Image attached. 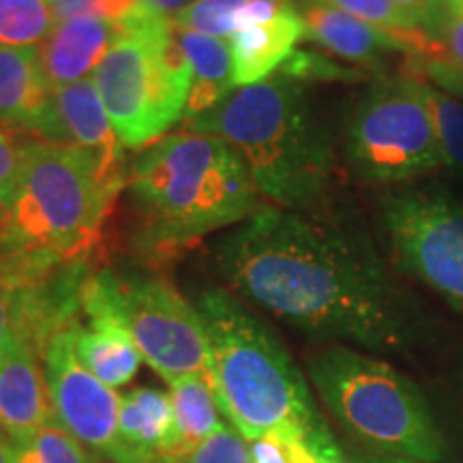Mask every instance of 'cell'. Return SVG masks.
I'll return each mask as SVG.
<instances>
[{
    "label": "cell",
    "mask_w": 463,
    "mask_h": 463,
    "mask_svg": "<svg viewBox=\"0 0 463 463\" xmlns=\"http://www.w3.org/2000/svg\"><path fill=\"white\" fill-rule=\"evenodd\" d=\"M230 288L311 337L403 354L419 339L408 297L372 241L314 211L262 206L215 251Z\"/></svg>",
    "instance_id": "obj_1"
},
{
    "label": "cell",
    "mask_w": 463,
    "mask_h": 463,
    "mask_svg": "<svg viewBox=\"0 0 463 463\" xmlns=\"http://www.w3.org/2000/svg\"><path fill=\"white\" fill-rule=\"evenodd\" d=\"M208 341V380L219 408L247 442L269 433L303 438L322 463L339 442L317 412L311 386L273 328L223 288L195 298Z\"/></svg>",
    "instance_id": "obj_2"
},
{
    "label": "cell",
    "mask_w": 463,
    "mask_h": 463,
    "mask_svg": "<svg viewBox=\"0 0 463 463\" xmlns=\"http://www.w3.org/2000/svg\"><path fill=\"white\" fill-rule=\"evenodd\" d=\"M184 129L222 137L245 159L264 198L289 211H314L333 183L331 137L317 118L305 82L277 71L236 89Z\"/></svg>",
    "instance_id": "obj_3"
},
{
    "label": "cell",
    "mask_w": 463,
    "mask_h": 463,
    "mask_svg": "<svg viewBox=\"0 0 463 463\" xmlns=\"http://www.w3.org/2000/svg\"><path fill=\"white\" fill-rule=\"evenodd\" d=\"M129 184L150 253L189 247L260 208L245 159L222 137L189 129L150 144L133 161Z\"/></svg>",
    "instance_id": "obj_4"
},
{
    "label": "cell",
    "mask_w": 463,
    "mask_h": 463,
    "mask_svg": "<svg viewBox=\"0 0 463 463\" xmlns=\"http://www.w3.org/2000/svg\"><path fill=\"white\" fill-rule=\"evenodd\" d=\"M123 183L90 150L48 140L22 142L20 172L0 219V253L84 262Z\"/></svg>",
    "instance_id": "obj_5"
},
{
    "label": "cell",
    "mask_w": 463,
    "mask_h": 463,
    "mask_svg": "<svg viewBox=\"0 0 463 463\" xmlns=\"http://www.w3.org/2000/svg\"><path fill=\"white\" fill-rule=\"evenodd\" d=\"M307 378L350 442L419 463H444L450 444L425 392L382 358L350 345L307 358Z\"/></svg>",
    "instance_id": "obj_6"
},
{
    "label": "cell",
    "mask_w": 463,
    "mask_h": 463,
    "mask_svg": "<svg viewBox=\"0 0 463 463\" xmlns=\"http://www.w3.org/2000/svg\"><path fill=\"white\" fill-rule=\"evenodd\" d=\"M118 28L92 80L120 144L148 148L184 118L191 62L172 17L142 0L118 17Z\"/></svg>",
    "instance_id": "obj_7"
},
{
    "label": "cell",
    "mask_w": 463,
    "mask_h": 463,
    "mask_svg": "<svg viewBox=\"0 0 463 463\" xmlns=\"http://www.w3.org/2000/svg\"><path fill=\"white\" fill-rule=\"evenodd\" d=\"M345 157L369 183H408L444 165L436 123L416 78L375 82L352 109Z\"/></svg>",
    "instance_id": "obj_8"
},
{
    "label": "cell",
    "mask_w": 463,
    "mask_h": 463,
    "mask_svg": "<svg viewBox=\"0 0 463 463\" xmlns=\"http://www.w3.org/2000/svg\"><path fill=\"white\" fill-rule=\"evenodd\" d=\"M397 262L463 317V202L439 187H405L382 202Z\"/></svg>",
    "instance_id": "obj_9"
},
{
    "label": "cell",
    "mask_w": 463,
    "mask_h": 463,
    "mask_svg": "<svg viewBox=\"0 0 463 463\" xmlns=\"http://www.w3.org/2000/svg\"><path fill=\"white\" fill-rule=\"evenodd\" d=\"M114 305L137 350L165 382L208 375V341L202 317L187 298L161 277L114 275Z\"/></svg>",
    "instance_id": "obj_10"
},
{
    "label": "cell",
    "mask_w": 463,
    "mask_h": 463,
    "mask_svg": "<svg viewBox=\"0 0 463 463\" xmlns=\"http://www.w3.org/2000/svg\"><path fill=\"white\" fill-rule=\"evenodd\" d=\"M42 358L58 425L89 453L131 463L118 431L120 395L78 358L75 324L50 339Z\"/></svg>",
    "instance_id": "obj_11"
},
{
    "label": "cell",
    "mask_w": 463,
    "mask_h": 463,
    "mask_svg": "<svg viewBox=\"0 0 463 463\" xmlns=\"http://www.w3.org/2000/svg\"><path fill=\"white\" fill-rule=\"evenodd\" d=\"M80 305L89 324H75L78 358L103 384L112 389L129 384L140 372L144 358L114 305L109 270H101L84 281Z\"/></svg>",
    "instance_id": "obj_12"
},
{
    "label": "cell",
    "mask_w": 463,
    "mask_h": 463,
    "mask_svg": "<svg viewBox=\"0 0 463 463\" xmlns=\"http://www.w3.org/2000/svg\"><path fill=\"white\" fill-rule=\"evenodd\" d=\"M37 136L39 140L90 150L101 159L108 174L125 178V146L116 136L92 75L52 90L48 112Z\"/></svg>",
    "instance_id": "obj_13"
},
{
    "label": "cell",
    "mask_w": 463,
    "mask_h": 463,
    "mask_svg": "<svg viewBox=\"0 0 463 463\" xmlns=\"http://www.w3.org/2000/svg\"><path fill=\"white\" fill-rule=\"evenodd\" d=\"M54 419L43 358L22 341L0 354V431L24 442Z\"/></svg>",
    "instance_id": "obj_14"
},
{
    "label": "cell",
    "mask_w": 463,
    "mask_h": 463,
    "mask_svg": "<svg viewBox=\"0 0 463 463\" xmlns=\"http://www.w3.org/2000/svg\"><path fill=\"white\" fill-rule=\"evenodd\" d=\"M305 39V22L298 7L288 3L273 17L253 22L228 39L236 89L264 82L283 67Z\"/></svg>",
    "instance_id": "obj_15"
},
{
    "label": "cell",
    "mask_w": 463,
    "mask_h": 463,
    "mask_svg": "<svg viewBox=\"0 0 463 463\" xmlns=\"http://www.w3.org/2000/svg\"><path fill=\"white\" fill-rule=\"evenodd\" d=\"M118 20L82 15L61 22L39 48L52 90L90 78L118 39Z\"/></svg>",
    "instance_id": "obj_16"
},
{
    "label": "cell",
    "mask_w": 463,
    "mask_h": 463,
    "mask_svg": "<svg viewBox=\"0 0 463 463\" xmlns=\"http://www.w3.org/2000/svg\"><path fill=\"white\" fill-rule=\"evenodd\" d=\"M298 11L305 22V39L347 62L375 65L391 52H412L403 39L347 15L322 0H305Z\"/></svg>",
    "instance_id": "obj_17"
},
{
    "label": "cell",
    "mask_w": 463,
    "mask_h": 463,
    "mask_svg": "<svg viewBox=\"0 0 463 463\" xmlns=\"http://www.w3.org/2000/svg\"><path fill=\"white\" fill-rule=\"evenodd\" d=\"M52 99V86L37 45H0V125L37 136Z\"/></svg>",
    "instance_id": "obj_18"
},
{
    "label": "cell",
    "mask_w": 463,
    "mask_h": 463,
    "mask_svg": "<svg viewBox=\"0 0 463 463\" xmlns=\"http://www.w3.org/2000/svg\"><path fill=\"white\" fill-rule=\"evenodd\" d=\"M167 384H170L167 395L172 402L174 431L165 453L161 455V463H174L189 455L223 427V412L208 375H184Z\"/></svg>",
    "instance_id": "obj_19"
},
{
    "label": "cell",
    "mask_w": 463,
    "mask_h": 463,
    "mask_svg": "<svg viewBox=\"0 0 463 463\" xmlns=\"http://www.w3.org/2000/svg\"><path fill=\"white\" fill-rule=\"evenodd\" d=\"M120 439L131 463H161L174 431L170 395L140 386L120 397Z\"/></svg>",
    "instance_id": "obj_20"
},
{
    "label": "cell",
    "mask_w": 463,
    "mask_h": 463,
    "mask_svg": "<svg viewBox=\"0 0 463 463\" xmlns=\"http://www.w3.org/2000/svg\"><path fill=\"white\" fill-rule=\"evenodd\" d=\"M176 34L191 62V92L183 118L187 123L223 103L236 90V84L228 42L183 28H176Z\"/></svg>",
    "instance_id": "obj_21"
},
{
    "label": "cell",
    "mask_w": 463,
    "mask_h": 463,
    "mask_svg": "<svg viewBox=\"0 0 463 463\" xmlns=\"http://www.w3.org/2000/svg\"><path fill=\"white\" fill-rule=\"evenodd\" d=\"M331 7L344 11V14L358 17L375 28L395 34L403 39L414 52H420L427 56V61L439 50V43L431 42L425 28H420L412 17H408L402 9L395 7L391 0H322Z\"/></svg>",
    "instance_id": "obj_22"
},
{
    "label": "cell",
    "mask_w": 463,
    "mask_h": 463,
    "mask_svg": "<svg viewBox=\"0 0 463 463\" xmlns=\"http://www.w3.org/2000/svg\"><path fill=\"white\" fill-rule=\"evenodd\" d=\"M54 26L48 0H0V45L39 48Z\"/></svg>",
    "instance_id": "obj_23"
},
{
    "label": "cell",
    "mask_w": 463,
    "mask_h": 463,
    "mask_svg": "<svg viewBox=\"0 0 463 463\" xmlns=\"http://www.w3.org/2000/svg\"><path fill=\"white\" fill-rule=\"evenodd\" d=\"M419 82L422 95L430 103L433 123H436L444 165L453 167L457 174H463V101L422 80Z\"/></svg>",
    "instance_id": "obj_24"
},
{
    "label": "cell",
    "mask_w": 463,
    "mask_h": 463,
    "mask_svg": "<svg viewBox=\"0 0 463 463\" xmlns=\"http://www.w3.org/2000/svg\"><path fill=\"white\" fill-rule=\"evenodd\" d=\"M247 3L249 0H194L187 9L174 17V26L228 42L239 28Z\"/></svg>",
    "instance_id": "obj_25"
},
{
    "label": "cell",
    "mask_w": 463,
    "mask_h": 463,
    "mask_svg": "<svg viewBox=\"0 0 463 463\" xmlns=\"http://www.w3.org/2000/svg\"><path fill=\"white\" fill-rule=\"evenodd\" d=\"M15 463H90V453L52 420L33 438L15 444Z\"/></svg>",
    "instance_id": "obj_26"
},
{
    "label": "cell",
    "mask_w": 463,
    "mask_h": 463,
    "mask_svg": "<svg viewBox=\"0 0 463 463\" xmlns=\"http://www.w3.org/2000/svg\"><path fill=\"white\" fill-rule=\"evenodd\" d=\"M174 463H253L247 439L234 427L225 425L204 444Z\"/></svg>",
    "instance_id": "obj_27"
},
{
    "label": "cell",
    "mask_w": 463,
    "mask_h": 463,
    "mask_svg": "<svg viewBox=\"0 0 463 463\" xmlns=\"http://www.w3.org/2000/svg\"><path fill=\"white\" fill-rule=\"evenodd\" d=\"M247 444L253 463H322L303 438L289 433H269Z\"/></svg>",
    "instance_id": "obj_28"
},
{
    "label": "cell",
    "mask_w": 463,
    "mask_h": 463,
    "mask_svg": "<svg viewBox=\"0 0 463 463\" xmlns=\"http://www.w3.org/2000/svg\"><path fill=\"white\" fill-rule=\"evenodd\" d=\"M52 14H54L56 24L73 20L82 15L108 17V20H118L129 11L137 0H48Z\"/></svg>",
    "instance_id": "obj_29"
},
{
    "label": "cell",
    "mask_w": 463,
    "mask_h": 463,
    "mask_svg": "<svg viewBox=\"0 0 463 463\" xmlns=\"http://www.w3.org/2000/svg\"><path fill=\"white\" fill-rule=\"evenodd\" d=\"M20 341V294L14 279L0 269V354Z\"/></svg>",
    "instance_id": "obj_30"
},
{
    "label": "cell",
    "mask_w": 463,
    "mask_h": 463,
    "mask_svg": "<svg viewBox=\"0 0 463 463\" xmlns=\"http://www.w3.org/2000/svg\"><path fill=\"white\" fill-rule=\"evenodd\" d=\"M391 3L402 9L405 15L412 17L416 24L425 31L438 28L444 17V9L439 7L438 0H391Z\"/></svg>",
    "instance_id": "obj_31"
},
{
    "label": "cell",
    "mask_w": 463,
    "mask_h": 463,
    "mask_svg": "<svg viewBox=\"0 0 463 463\" xmlns=\"http://www.w3.org/2000/svg\"><path fill=\"white\" fill-rule=\"evenodd\" d=\"M438 28H442L444 43L453 61L463 69V5L455 9H444V17Z\"/></svg>",
    "instance_id": "obj_32"
},
{
    "label": "cell",
    "mask_w": 463,
    "mask_h": 463,
    "mask_svg": "<svg viewBox=\"0 0 463 463\" xmlns=\"http://www.w3.org/2000/svg\"><path fill=\"white\" fill-rule=\"evenodd\" d=\"M335 463H419V461H410V459H403V457L378 453V450L358 447L354 442H347V444L339 442Z\"/></svg>",
    "instance_id": "obj_33"
},
{
    "label": "cell",
    "mask_w": 463,
    "mask_h": 463,
    "mask_svg": "<svg viewBox=\"0 0 463 463\" xmlns=\"http://www.w3.org/2000/svg\"><path fill=\"white\" fill-rule=\"evenodd\" d=\"M142 3L150 5L153 9L161 11V14L167 15V17H176L178 14H181L183 9H187L194 0H142Z\"/></svg>",
    "instance_id": "obj_34"
},
{
    "label": "cell",
    "mask_w": 463,
    "mask_h": 463,
    "mask_svg": "<svg viewBox=\"0 0 463 463\" xmlns=\"http://www.w3.org/2000/svg\"><path fill=\"white\" fill-rule=\"evenodd\" d=\"M0 463H15V444L0 431Z\"/></svg>",
    "instance_id": "obj_35"
},
{
    "label": "cell",
    "mask_w": 463,
    "mask_h": 463,
    "mask_svg": "<svg viewBox=\"0 0 463 463\" xmlns=\"http://www.w3.org/2000/svg\"><path fill=\"white\" fill-rule=\"evenodd\" d=\"M438 3L442 9H455V7H461L463 0H438Z\"/></svg>",
    "instance_id": "obj_36"
},
{
    "label": "cell",
    "mask_w": 463,
    "mask_h": 463,
    "mask_svg": "<svg viewBox=\"0 0 463 463\" xmlns=\"http://www.w3.org/2000/svg\"><path fill=\"white\" fill-rule=\"evenodd\" d=\"M7 195L3 194V191H0V219H3V215H5V211H7Z\"/></svg>",
    "instance_id": "obj_37"
},
{
    "label": "cell",
    "mask_w": 463,
    "mask_h": 463,
    "mask_svg": "<svg viewBox=\"0 0 463 463\" xmlns=\"http://www.w3.org/2000/svg\"><path fill=\"white\" fill-rule=\"evenodd\" d=\"M90 463H116V461L106 459V457H99V455H92V453H90Z\"/></svg>",
    "instance_id": "obj_38"
}]
</instances>
